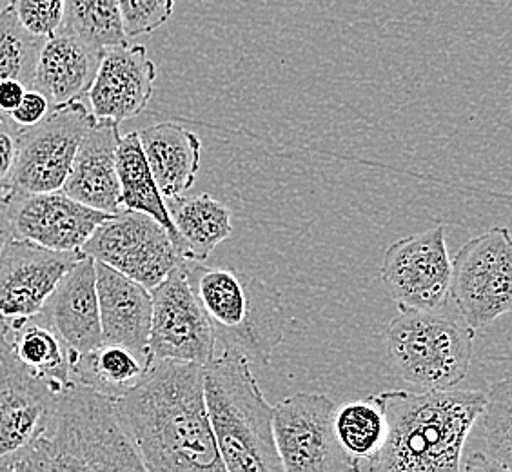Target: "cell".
Returning <instances> with one entry per match:
<instances>
[{
    "label": "cell",
    "mask_w": 512,
    "mask_h": 472,
    "mask_svg": "<svg viewBox=\"0 0 512 472\" xmlns=\"http://www.w3.org/2000/svg\"><path fill=\"white\" fill-rule=\"evenodd\" d=\"M20 128L10 115L0 113V198L8 200L19 153Z\"/></svg>",
    "instance_id": "cell-32"
},
{
    "label": "cell",
    "mask_w": 512,
    "mask_h": 472,
    "mask_svg": "<svg viewBox=\"0 0 512 472\" xmlns=\"http://www.w3.org/2000/svg\"><path fill=\"white\" fill-rule=\"evenodd\" d=\"M20 26L31 35L48 39L62 28L64 0H10Z\"/></svg>",
    "instance_id": "cell-31"
},
{
    "label": "cell",
    "mask_w": 512,
    "mask_h": 472,
    "mask_svg": "<svg viewBox=\"0 0 512 472\" xmlns=\"http://www.w3.org/2000/svg\"><path fill=\"white\" fill-rule=\"evenodd\" d=\"M80 253L113 267L149 291L184 260L155 218L128 209L104 220Z\"/></svg>",
    "instance_id": "cell-10"
},
{
    "label": "cell",
    "mask_w": 512,
    "mask_h": 472,
    "mask_svg": "<svg viewBox=\"0 0 512 472\" xmlns=\"http://www.w3.org/2000/svg\"><path fill=\"white\" fill-rule=\"evenodd\" d=\"M6 338L15 358L28 373L51 384H71V349L42 316H31L28 320L10 324Z\"/></svg>",
    "instance_id": "cell-25"
},
{
    "label": "cell",
    "mask_w": 512,
    "mask_h": 472,
    "mask_svg": "<svg viewBox=\"0 0 512 472\" xmlns=\"http://www.w3.org/2000/svg\"><path fill=\"white\" fill-rule=\"evenodd\" d=\"M62 387L28 373L0 342V471L39 436Z\"/></svg>",
    "instance_id": "cell-15"
},
{
    "label": "cell",
    "mask_w": 512,
    "mask_h": 472,
    "mask_svg": "<svg viewBox=\"0 0 512 472\" xmlns=\"http://www.w3.org/2000/svg\"><path fill=\"white\" fill-rule=\"evenodd\" d=\"M8 331H10V324H8V320H6L4 316H0V342L6 338Z\"/></svg>",
    "instance_id": "cell-36"
},
{
    "label": "cell",
    "mask_w": 512,
    "mask_h": 472,
    "mask_svg": "<svg viewBox=\"0 0 512 472\" xmlns=\"http://www.w3.org/2000/svg\"><path fill=\"white\" fill-rule=\"evenodd\" d=\"M375 396L384 407L387 434L362 471H458L463 442L482 411L485 393L453 387Z\"/></svg>",
    "instance_id": "cell-2"
},
{
    "label": "cell",
    "mask_w": 512,
    "mask_h": 472,
    "mask_svg": "<svg viewBox=\"0 0 512 472\" xmlns=\"http://www.w3.org/2000/svg\"><path fill=\"white\" fill-rule=\"evenodd\" d=\"M64 28L102 50L129 44L119 0H64Z\"/></svg>",
    "instance_id": "cell-28"
},
{
    "label": "cell",
    "mask_w": 512,
    "mask_h": 472,
    "mask_svg": "<svg viewBox=\"0 0 512 472\" xmlns=\"http://www.w3.org/2000/svg\"><path fill=\"white\" fill-rule=\"evenodd\" d=\"M97 295H99L102 342L122 345L151 365L149 331H151V293L113 267L95 260Z\"/></svg>",
    "instance_id": "cell-17"
},
{
    "label": "cell",
    "mask_w": 512,
    "mask_h": 472,
    "mask_svg": "<svg viewBox=\"0 0 512 472\" xmlns=\"http://www.w3.org/2000/svg\"><path fill=\"white\" fill-rule=\"evenodd\" d=\"M155 80L157 66L149 59L146 46L106 48L86 93L89 111L97 120H113L117 124L138 117L153 97Z\"/></svg>",
    "instance_id": "cell-16"
},
{
    "label": "cell",
    "mask_w": 512,
    "mask_h": 472,
    "mask_svg": "<svg viewBox=\"0 0 512 472\" xmlns=\"http://www.w3.org/2000/svg\"><path fill=\"white\" fill-rule=\"evenodd\" d=\"M119 142L120 124L113 120H95L80 142L62 191L93 209L111 215L119 213Z\"/></svg>",
    "instance_id": "cell-19"
},
{
    "label": "cell",
    "mask_w": 512,
    "mask_h": 472,
    "mask_svg": "<svg viewBox=\"0 0 512 472\" xmlns=\"http://www.w3.org/2000/svg\"><path fill=\"white\" fill-rule=\"evenodd\" d=\"M512 385L509 378L485 393L482 411L463 442L458 471H512Z\"/></svg>",
    "instance_id": "cell-21"
},
{
    "label": "cell",
    "mask_w": 512,
    "mask_h": 472,
    "mask_svg": "<svg viewBox=\"0 0 512 472\" xmlns=\"http://www.w3.org/2000/svg\"><path fill=\"white\" fill-rule=\"evenodd\" d=\"M184 267L224 351L242 354L249 364H269L286 336L287 315L280 291L231 267H207L195 260H184Z\"/></svg>",
    "instance_id": "cell-5"
},
{
    "label": "cell",
    "mask_w": 512,
    "mask_h": 472,
    "mask_svg": "<svg viewBox=\"0 0 512 472\" xmlns=\"http://www.w3.org/2000/svg\"><path fill=\"white\" fill-rule=\"evenodd\" d=\"M95 120L86 102L75 100L51 109L39 124L20 128L11 195L60 191L80 142Z\"/></svg>",
    "instance_id": "cell-9"
},
{
    "label": "cell",
    "mask_w": 512,
    "mask_h": 472,
    "mask_svg": "<svg viewBox=\"0 0 512 472\" xmlns=\"http://www.w3.org/2000/svg\"><path fill=\"white\" fill-rule=\"evenodd\" d=\"M149 353L153 360L207 365L217 340L206 313L189 284L184 260L151 291Z\"/></svg>",
    "instance_id": "cell-11"
},
{
    "label": "cell",
    "mask_w": 512,
    "mask_h": 472,
    "mask_svg": "<svg viewBox=\"0 0 512 472\" xmlns=\"http://www.w3.org/2000/svg\"><path fill=\"white\" fill-rule=\"evenodd\" d=\"M119 10L129 39L164 26L175 11V0H119Z\"/></svg>",
    "instance_id": "cell-30"
},
{
    "label": "cell",
    "mask_w": 512,
    "mask_h": 472,
    "mask_svg": "<svg viewBox=\"0 0 512 472\" xmlns=\"http://www.w3.org/2000/svg\"><path fill=\"white\" fill-rule=\"evenodd\" d=\"M50 100L39 89L28 88L19 106L10 111V118L19 128H31L42 122L51 113Z\"/></svg>",
    "instance_id": "cell-33"
},
{
    "label": "cell",
    "mask_w": 512,
    "mask_h": 472,
    "mask_svg": "<svg viewBox=\"0 0 512 472\" xmlns=\"http://www.w3.org/2000/svg\"><path fill=\"white\" fill-rule=\"evenodd\" d=\"M13 238H22L53 251L80 253L93 231L111 217L68 197L62 189L24 193L8 198Z\"/></svg>",
    "instance_id": "cell-14"
},
{
    "label": "cell",
    "mask_w": 512,
    "mask_h": 472,
    "mask_svg": "<svg viewBox=\"0 0 512 472\" xmlns=\"http://www.w3.org/2000/svg\"><path fill=\"white\" fill-rule=\"evenodd\" d=\"M335 433L342 449L358 463V471H362L365 463L380 451L387 434L384 407L375 394L336 409Z\"/></svg>",
    "instance_id": "cell-27"
},
{
    "label": "cell",
    "mask_w": 512,
    "mask_h": 472,
    "mask_svg": "<svg viewBox=\"0 0 512 472\" xmlns=\"http://www.w3.org/2000/svg\"><path fill=\"white\" fill-rule=\"evenodd\" d=\"M204 400L227 472H284L273 434V405L247 358L224 351L204 365Z\"/></svg>",
    "instance_id": "cell-4"
},
{
    "label": "cell",
    "mask_w": 512,
    "mask_h": 472,
    "mask_svg": "<svg viewBox=\"0 0 512 472\" xmlns=\"http://www.w3.org/2000/svg\"><path fill=\"white\" fill-rule=\"evenodd\" d=\"M115 402L146 471H226L204 400V365L153 360Z\"/></svg>",
    "instance_id": "cell-1"
},
{
    "label": "cell",
    "mask_w": 512,
    "mask_h": 472,
    "mask_svg": "<svg viewBox=\"0 0 512 472\" xmlns=\"http://www.w3.org/2000/svg\"><path fill=\"white\" fill-rule=\"evenodd\" d=\"M169 217L177 229L182 258L204 262L233 233L231 211L207 193L166 200Z\"/></svg>",
    "instance_id": "cell-23"
},
{
    "label": "cell",
    "mask_w": 512,
    "mask_h": 472,
    "mask_svg": "<svg viewBox=\"0 0 512 472\" xmlns=\"http://www.w3.org/2000/svg\"><path fill=\"white\" fill-rule=\"evenodd\" d=\"M75 353L102 344L95 260L82 255L69 267L39 313Z\"/></svg>",
    "instance_id": "cell-18"
},
{
    "label": "cell",
    "mask_w": 512,
    "mask_h": 472,
    "mask_svg": "<svg viewBox=\"0 0 512 472\" xmlns=\"http://www.w3.org/2000/svg\"><path fill=\"white\" fill-rule=\"evenodd\" d=\"M117 173H119L120 184V209L146 213L149 217L155 218L158 224L168 231L178 255L182 256V244H180L177 229L169 217L166 200L162 197L157 182L151 175L137 131H131L128 135L120 137L119 149H117Z\"/></svg>",
    "instance_id": "cell-24"
},
{
    "label": "cell",
    "mask_w": 512,
    "mask_h": 472,
    "mask_svg": "<svg viewBox=\"0 0 512 472\" xmlns=\"http://www.w3.org/2000/svg\"><path fill=\"white\" fill-rule=\"evenodd\" d=\"M42 40L20 26L10 6L0 10V80H20L31 88Z\"/></svg>",
    "instance_id": "cell-29"
},
{
    "label": "cell",
    "mask_w": 512,
    "mask_h": 472,
    "mask_svg": "<svg viewBox=\"0 0 512 472\" xmlns=\"http://www.w3.org/2000/svg\"><path fill=\"white\" fill-rule=\"evenodd\" d=\"M6 471H146L115 402L71 384L60 389L39 436Z\"/></svg>",
    "instance_id": "cell-3"
},
{
    "label": "cell",
    "mask_w": 512,
    "mask_h": 472,
    "mask_svg": "<svg viewBox=\"0 0 512 472\" xmlns=\"http://www.w3.org/2000/svg\"><path fill=\"white\" fill-rule=\"evenodd\" d=\"M380 275L398 311L444 304L451 298V256L445 227L434 226L396 240L385 251Z\"/></svg>",
    "instance_id": "cell-12"
},
{
    "label": "cell",
    "mask_w": 512,
    "mask_h": 472,
    "mask_svg": "<svg viewBox=\"0 0 512 472\" xmlns=\"http://www.w3.org/2000/svg\"><path fill=\"white\" fill-rule=\"evenodd\" d=\"M449 296L474 333L511 311L512 244L507 227H493L460 247L451 260Z\"/></svg>",
    "instance_id": "cell-7"
},
{
    "label": "cell",
    "mask_w": 512,
    "mask_h": 472,
    "mask_svg": "<svg viewBox=\"0 0 512 472\" xmlns=\"http://www.w3.org/2000/svg\"><path fill=\"white\" fill-rule=\"evenodd\" d=\"M148 365L138 360L126 347L102 342L99 347L75 353L71 351L69 378L75 384L86 385L97 393L117 400L140 382Z\"/></svg>",
    "instance_id": "cell-26"
},
{
    "label": "cell",
    "mask_w": 512,
    "mask_h": 472,
    "mask_svg": "<svg viewBox=\"0 0 512 472\" xmlns=\"http://www.w3.org/2000/svg\"><path fill=\"white\" fill-rule=\"evenodd\" d=\"M13 238L10 215H8V200L0 198V251Z\"/></svg>",
    "instance_id": "cell-35"
},
{
    "label": "cell",
    "mask_w": 512,
    "mask_h": 472,
    "mask_svg": "<svg viewBox=\"0 0 512 472\" xmlns=\"http://www.w3.org/2000/svg\"><path fill=\"white\" fill-rule=\"evenodd\" d=\"M102 53V48L62 26L42 40L31 88L44 93L53 109L82 100L97 75Z\"/></svg>",
    "instance_id": "cell-20"
},
{
    "label": "cell",
    "mask_w": 512,
    "mask_h": 472,
    "mask_svg": "<svg viewBox=\"0 0 512 472\" xmlns=\"http://www.w3.org/2000/svg\"><path fill=\"white\" fill-rule=\"evenodd\" d=\"M80 256L11 238L0 251V316L15 324L39 315L60 278Z\"/></svg>",
    "instance_id": "cell-13"
},
{
    "label": "cell",
    "mask_w": 512,
    "mask_h": 472,
    "mask_svg": "<svg viewBox=\"0 0 512 472\" xmlns=\"http://www.w3.org/2000/svg\"><path fill=\"white\" fill-rule=\"evenodd\" d=\"M26 89L28 88L20 80H0V113L10 115V111L19 106Z\"/></svg>",
    "instance_id": "cell-34"
},
{
    "label": "cell",
    "mask_w": 512,
    "mask_h": 472,
    "mask_svg": "<svg viewBox=\"0 0 512 472\" xmlns=\"http://www.w3.org/2000/svg\"><path fill=\"white\" fill-rule=\"evenodd\" d=\"M335 413V402L318 393H296L273 407V434L284 472L358 471L336 438Z\"/></svg>",
    "instance_id": "cell-8"
},
{
    "label": "cell",
    "mask_w": 512,
    "mask_h": 472,
    "mask_svg": "<svg viewBox=\"0 0 512 472\" xmlns=\"http://www.w3.org/2000/svg\"><path fill=\"white\" fill-rule=\"evenodd\" d=\"M144 157L164 200L182 197L195 186L202 142L177 122H160L138 133Z\"/></svg>",
    "instance_id": "cell-22"
},
{
    "label": "cell",
    "mask_w": 512,
    "mask_h": 472,
    "mask_svg": "<svg viewBox=\"0 0 512 472\" xmlns=\"http://www.w3.org/2000/svg\"><path fill=\"white\" fill-rule=\"evenodd\" d=\"M474 336L451 298L433 309H400L385 331L394 371L424 391L462 384L473 360Z\"/></svg>",
    "instance_id": "cell-6"
}]
</instances>
